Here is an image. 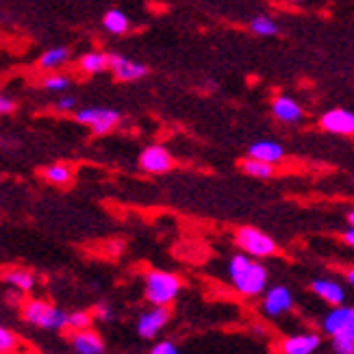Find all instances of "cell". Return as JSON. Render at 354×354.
Returning a JSON list of instances; mask_svg holds the SVG:
<instances>
[{"label": "cell", "instance_id": "obj_1", "mask_svg": "<svg viewBox=\"0 0 354 354\" xmlns=\"http://www.w3.org/2000/svg\"><path fill=\"white\" fill-rule=\"evenodd\" d=\"M228 279L241 296H261L268 287V270L250 254H235L228 261Z\"/></svg>", "mask_w": 354, "mask_h": 354}, {"label": "cell", "instance_id": "obj_2", "mask_svg": "<svg viewBox=\"0 0 354 354\" xmlns=\"http://www.w3.org/2000/svg\"><path fill=\"white\" fill-rule=\"evenodd\" d=\"M146 300L150 304H161L167 306L180 291V279L170 272H148L146 276Z\"/></svg>", "mask_w": 354, "mask_h": 354}, {"label": "cell", "instance_id": "obj_3", "mask_svg": "<svg viewBox=\"0 0 354 354\" xmlns=\"http://www.w3.org/2000/svg\"><path fill=\"white\" fill-rule=\"evenodd\" d=\"M324 330L330 339H352L354 342V306L337 304L333 311L322 322Z\"/></svg>", "mask_w": 354, "mask_h": 354}, {"label": "cell", "instance_id": "obj_4", "mask_svg": "<svg viewBox=\"0 0 354 354\" xmlns=\"http://www.w3.org/2000/svg\"><path fill=\"white\" fill-rule=\"evenodd\" d=\"M235 241L245 254L257 257V259L272 257L276 252V241L252 226H241L235 233Z\"/></svg>", "mask_w": 354, "mask_h": 354}, {"label": "cell", "instance_id": "obj_5", "mask_svg": "<svg viewBox=\"0 0 354 354\" xmlns=\"http://www.w3.org/2000/svg\"><path fill=\"white\" fill-rule=\"evenodd\" d=\"M76 122L87 124L96 135H106L115 129L120 122V113L113 109H102V106H89V109L76 111Z\"/></svg>", "mask_w": 354, "mask_h": 354}, {"label": "cell", "instance_id": "obj_6", "mask_svg": "<svg viewBox=\"0 0 354 354\" xmlns=\"http://www.w3.org/2000/svg\"><path fill=\"white\" fill-rule=\"evenodd\" d=\"M167 319H170V311H167V306H161V304H152V309L142 313L140 319H137V333L144 339H152L165 324Z\"/></svg>", "mask_w": 354, "mask_h": 354}, {"label": "cell", "instance_id": "obj_7", "mask_svg": "<svg viewBox=\"0 0 354 354\" xmlns=\"http://www.w3.org/2000/svg\"><path fill=\"white\" fill-rule=\"evenodd\" d=\"M291 306H294V296H291V291L283 285L272 287L263 298V313L268 317H279L291 311Z\"/></svg>", "mask_w": 354, "mask_h": 354}, {"label": "cell", "instance_id": "obj_8", "mask_svg": "<svg viewBox=\"0 0 354 354\" xmlns=\"http://www.w3.org/2000/svg\"><path fill=\"white\" fill-rule=\"evenodd\" d=\"M140 167L150 174H161L172 167V155L163 146H150L140 155Z\"/></svg>", "mask_w": 354, "mask_h": 354}, {"label": "cell", "instance_id": "obj_9", "mask_svg": "<svg viewBox=\"0 0 354 354\" xmlns=\"http://www.w3.org/2000/svg\"><path fill=\"white\" fill-rule=\"evenodd\" d=\"M109 68L115 74V79H120V81H137L148 74L146 66L137 64V61H131L122 55H109Z\"/></svg>", "mask_w": 354, "mask_h": 354}, {"label": "cell", "instance_id": "obj_10", "mask_svg": "<svg viewBox=\"0 0 354 354\" xmlns=\"http://www.w3.org/2000/svg\"><path fill=\"white\" fill-rule=\"evenodd\" d=\"M322 129L335 135H354V113L346 109H333L322 115Z\"/></svg>", "mask_w": 354, "mask_h": 354}, {"label": "cell", "instance_id": "obj_11", "mask_svg": "<svg viewBox=\"0 0 354 354\" xmlns=\"http://www.w3.org/2000/svg\"><path fill=\"white\" fill-rule=\"evenodd\" d=\"M322 339L315 333H304V335H294L287 337L281 344V352L285 354H313L319 348Z\"/></svg>", "mask_w": 354, "mask_h": 354}, {"label": "cell", "instance_id": "obj_12", "mask_svg": "<svg viewBox=\"0 0 354 354\" xmlns=\"http://www.w3.org/2000/svg\"><path fill=\"white\" fill-rule=\"evenodd\" d=\"M272 113L276 115V120L285 122V124H296V122H300L304 118L302 106L294 98H289V96L274 98V102H272Z\"/></svg>", "mask_w": 354, "mask_h": 354}, {"label": "cell", "instance_id": "obj_13", "mask_svg": "<svg viewBox=\"0 0 354 354\" xmlns=\"http://www.w3.org/2000/svg\"><path fill=\"white\" fill-rule=\"evenodd\" d=\"M311 289H313V294L319 296L324 302L337 306V304H344L346 300V291L344 287L337 283V281H330V279H315L311 283Z\"/></svg>", "mask_w": 354, "mask_h": 354}, {"label": "cell", "instance_id": "obj_14", "mask_svg": "<svg viewBox=\"0 0 354 354\" xmlns=\"http://www.w3.org/2000/svg\"><path fill=\"white\" fill-rule=\"evenodd\" d=\"M72 348L79 354H102L104 352V342L91 328L85 330H76L72 337Z\"/></svg>", "mask_w": 354, "mask_h": 354}, {"label": "cell", "instance_id": "obj_15", "mask_svg": "<svg viewBox=\"0 0 354 354\" xmlns=\"http://www.w3.org/2000/svg\"><path fill=\"white\" fill-rule=\"evenodd\" d=\"M248 155L261 161H268V163H279L285 157V150L281 144L270 142V140H259L254 144H250L248 148Z\"/></svg>", "mask_w": 354, "mask_h": 354}, {"label": "cell", "instance_id": "obj_16", "mask_svg": "<svg viewBox=\"0 0 354 354\" xmlns=\"http://www.w3.org/2000/svg\"><path fill=\"white\" fill-rule=\"evenodd\" d=\"M3 281L9 283L11 287L20 289V291H30L35 287V276L30 272H24V270H9L3 274Z\"/></svg>", "mask_w": 354, "mask_h": 354}, {"label": "cell", "instance_id": "obj_17", "mask_svg": "<svg viewBox=\"0 0 354 354\" xmlns=\"http://www.w3.org/2000/svg\"><path fill=\"white\" fill-rule=\"evenodd\" d=\"M250 30L261 37H276L281 33V26L270 15H257L254 20H250Z\"/></svg>", "mask_w": 354, "mask_h": 354}, {"label": "cell", "instance_id": "obj_18", "mask_svg": "<svg viewBox=\"0 0 354 354\" xmlns=\"http://www.w3.org/2000/svg\"><path fill=\"white\" fill-rule=\"evenodd\" d=\"M109 68V55L106 53H87L81 59V70L87 74H98Z\"/></svg>", "mask_w": 354, "mask_h": 354}, {"label": "cell", "instance_id": "obj_19", "mask_svg": "<svg viewBox=\"0 0 354 354\" xmlns=\"http://www.w3.org/2000/svg\"><path fill=\"white\" fill-rule=\"evenodd\" d=\"M241 170L248 174V176H254V178H270L274 176V163H268V161H261V159H245L241 163Z\"/></svg>", "mask_w": 354, "mask_h": 354}, {"label": "cell", "instance_id": "obj_20", "mask_svg": "<svg viewBox=\"0 0 354 354\" xmlns=\"http://www.w3.org/2000/svg\"><path fill=\"white\" fill-rule=\"evenodd\" d=\"M104 28L109 30L113 35H124L129 30V18L122 11L111 9L109 13L104 15Z\"/></svg>", "mask_w": 354, "mask_h": 354}, {"label": "cell", "instance_id": "obj_21", "mask_svg": "<svg viewBox=\"0 0 354 354\" xmlns=\"http://www.w3.org/2000/svg\"><path fill=\"white\" fill-rule=\"evenodd\" d=\"M70 59V50L68 48H50V50H46L39 59V66L44 70H55L59 66H64L66 61Z\"/></svg>", "mask_w": 354, "mask_h": 354}, {"label": "cell", "instance_id": "obj_22", "mask_svg": "<svg viewBox=\"0 0 354 354\" xmlns=\"http://www.w3.org/2000/svg\"><path fill=\"white\" fill-rule=\"evenodd\" d=\"M44 174H46V178H48L50 183H55V185H66L72 178V170H70L68 165H61V163H55L50 167H46Z\"/></svg>", "mask_w": 354, "mask_h": 354}, {"label": "cell", "instance_id": "obj_23", "mask_svg": "<svg viewBox=\"0 0 354 354\" xmlns=\"http://www.w3.org/2000/svg\"><path fill=\"white\" fill-rule=\"evenodd\" d=\"M18 346H20L18 337H15L11 330H7L5 326H0V354H7V352L18 350Z\"/></svg>", "mask_w": 354, "mask_h": 354}, {"label": "cell", "instance_id": "obj_24", "mask_svg": "<svg viewBox=\"0 0 354 354\" xmlns=\"http://www.w3.org/2000/svg\"><path fill=\"white\" fill-rule=\"evenodd\" d=\"M91 326V315L85 313V311H76V313H70L68 317V328L72 330H85Z\"/></svg>", "mask_w": 354, "mask_h": 354}, {"label": "cell", "instance_id": "obj_25", "mask_svg": "<svg viewBox=\"0 0 354 354\" xmlns=\"http://www.w3.org/2000/svg\"><path fill=\"white\" fill-rule=\"evenodd\" d=\"M68 87H70V79H68V76L55 74V76H48V79H44V89L61 91V89H68Z\"/></svg>", "mask_w": 354, "mask_h": 354}, {"label": "cell", "instance_id": "obj_26", "mask_svg": "<svg viewBox=\"0 0 354 354\" xmlns=\"http://www.w3.org/2000/svg\"><path fill=\"white\" fill-rule=\"evenodd\" d=\"M333 350L337 354H354V342L352 339H333Z\"/></svg>", "mask_w": 354, "mask_h": 354}, {"label": "cell", "instance_id": "obj_27", "mask_svg": "<svg viewBox=\"0 0 354 354\" xmlns=\"http://www.w3.org/2000/svg\"><path fill=\"white\" fill-rule=\"evenodd\" d=\"M150 352L152 354H176L178 346L174 342H159V344H155V348H152Z\"/></svg>", "mask_w": 354, "mask_h": 354}, {"label": "cell", "instance_id": "obj_28", "mask_svg": "<svg viewBox=\"0 0 354 354\" xmlns=\"http://www.w3.org/2000/svg\"><path fill=\"white\" fill-rule=\"evenodd\" d=\"M74 106H76V98L74 96H64V98L57 100V109L59 111H72Z\"/></svg>", "mask_w": 354, "mask_h": 354}, {"label": "cell", "instance_id": "obj_29", "mask_svg": "<svg viewBox=\"0 0 354 354\" xmlns=\"http://www.w3.org/2000/svg\"><path fill=\"white\" fill-rule=\"evenodd\" d=\"M94 315L98 317V319H102V322H109L113 315H111V309L106 304H98L96 306V311H94Z\"/></svg>", "mask_w": 354, "mask_h": 354}, {"label": "cell", "instance_id": "obj_30", "mask_svg": "<svg viewBox=\"0 0 354 354\" xmlns=\"http://www.w3.org/2000/svg\"><path fill=\"white\" fill-rule=\"evenodd\" d=\"M13 109H15V104H13L9 98L0 96V115H3V113H9V111H13Z\"/></svg>", "mask_w": 354, "mask_h": 354}, {"label": "cell", "instance_id": "obj_31", "mask_svg": "<svg viewBox=\"0 0 354 354\" xmlns=\"http://www.w3.org/2000/svg\"><path fill=\"white\" fill-rule=\"evenodd\" d=\"M344 241H346V245L354 248V224H352V228H348L346 233H344Z\"/></svg>", "mask_w": 354, "mask_h": 354}, {"label": "cell", "instance_id": "obj_32", "mask_svg": "<svg viewBox=\"0 0 354 354\" xmlns=\"http://www.w3.org/2000/svg\"><path fill=\"white\" fill-rule=\"evenodd\" d=\"M348 281H350V285H354V270L348 272Z\"/></svg>", "mask_w": 354, "mask_h": 354}, {"label": "cell", "instance_id": "obj_33", "mask_svg": "<svg viewBox=\"0 0 354 354\" xmlns=\"http://www.w3.org/2000/svg\"><path fill=\"white\" fill-rule=\"evenodd\" d=\"M350 224H354V211L350 213Z\"/></svg>", "mask_w": 354, "mask_h": 354}, {"label": "cell", "instance_id": "obj_34", "mask_svg": "<svg viewBox=\"0 0 354 354\" xmlns=\"http://www.w3.org/2000/svg\"><path fill=\"white\" fill-rule=\"evenodd\" d=\"M287 3H302V0H287Z\"/></svg>", "mask_w": 354, "mask_h": 354}]
</instances>
